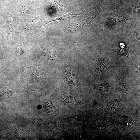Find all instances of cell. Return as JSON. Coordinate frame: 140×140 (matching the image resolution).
Listing matches in <instances>:
<instances>
[{
  "mask_svg": "<svg viewBox=\"0 0 140 140\" xmlns=\"http://www.w3.org/2000/svg\"><path fill=\"white\" fill-rule=\"evenodd\" d=\"M37 18H30L24 19L22 21L20 25V29L24 32L34 34L30 32V28L32 26L33 22Z\"/></svg>",
  "mask_w": 140,
  "mask_h": 140,
  "instance_id": "1",
  "label": "cell"
},
{
  "mask_svg": "<svg viewBox=\"0 0 140 140\" xmlns=\"http://www.w3.org/2000/svg\"><path fill=\"white\" fill-rule=\"evenodd\" d=\"M106 105L109 110L114 111H120L122 110L121 103L116 99H112Z\"/></svg>",
  "mask_w": 140,
  "mask_h": 140,
  "instance_id": "2",
  "label": "cell"
},
{
  "mask_svg": "<svg viewBox=\"0 0 140 140\" xmlns=\"http://www.w3.org/2000/svg\"><path fill=\"white\" fill-rule=\"evenodd\" d=\"M114 51L116 52L118 55L122 56L128 55L130 52L129 48L126 47L123 43L119 44L118 47Z\"/></svg>",
  "mask_w": 140,
  "mask_h": 140,
  "instance_id": "3",
  "label": "cell"
},
{
  "mask_svg": "<svg viewBox=\"0 0 140 140\" xmlns=\"http://www.w3.org/2000/svg\"><path fill=\"white\" fill-rule=\"evenodd\" d=\"M4 92L6 95L10 99L13 98L15 93L14 88L11 85H8L5 87Z\"/></svg>",
  "mask_w": 140,
  "mask_h": 140,
  "instance_id": "4",
  "label": "cell"
},
{
  "mask_svg": "<svg viewBox=\"0 0 140 140\" xmlns=\"http://www.w3.org/2000/svg\"><path fill=\"white\" fill-rule=\"evenodd\" d=\"M106 61L104 59H101L99 60L97 65V71L98 72L100 73L104 70L106 67Z\"/></svg>",
  "mask_w": 140,
  "mask_h": 140,
  "instance_id": "5",
  "label": "cell"
},
{
  "mask_svg": "<svg viewBox=\"0 0 140 140\" xmlns=\"http://www.w3.org/2000/svg\"><path fill=\"white\" fill-rule=\"evenodd\" d=\"M9 20L7 23V32L9 35L11 36L12 30L13 27L14 22L12 19V17L11 15H10Z\"/></svg>",
  "mask_w": 140,
  "mask_h": 140,
  "instance_id": "6",
  "label": "cell"
},
{
  "mask_svg": "<svg viewBox=\"0 0 140 140\" xmlns=\"http://www.w3.org/2000/svg\"><path fill=\"white\" fill-rule=\"evenodd\" d=\"M65 76L66 80L70 82H73L75 80V76L73 72L68 69L65 71Z\"/></svg>",
  "mask_w": 140,
  "mask_h": 140,
  "instance_id": "7",
  "label": "cell"
},
{
  "mask_svg": "<svg viewBox=\"0 0 140 140\" xmlns=\"http://www.w3.org/2000/svg\"><path fill=\"white\" fill-rule=\"evenodd\" d=\"M119 79V81L118 83V91L122 94L123 95L129 90V88L127 86L125 85Z\"/></svg>",
  "mask_w": 140,
  "mask_h": 140,
  "instance_id": "8",
  "label": "cell"
},
{
  "mask_svg": "<svg viewBox=\"0 0 140 140\" xmlns=\"http://www.w3.org/2000/svg\"><path fill=\"white\" fill-rule=\"evenodd\" d=\"M65 99L66 102L69 105H73L74 103L75 100L71 96H67Z\"/></svg>",
  "mask_w": 140,
  "mask_h": 140,
  "instance_id": "9",
  "label": "cell"
}]
</instances>
